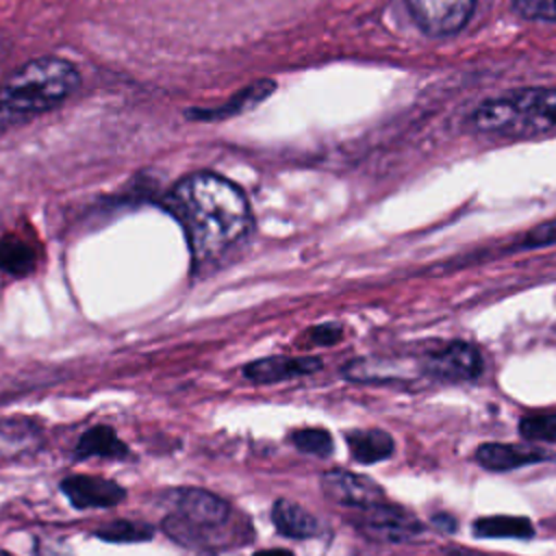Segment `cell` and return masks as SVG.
<instances>
[{
  "label": "cell",
  "mask_w": 556,
  "mask_h": 556,
  "mask_svg": "<svg viewBox=\"0 0 556 556\" xmlns=\"http://www.w3.org/2000/svg\"><path fill=\"white\" fill-rule=\"evenodd\" d=\"M513 7L521 17L556 22V0H513Z\"/></svg>",
  "instance_id": "obj_23"
},
{
  "label": "cell",
  "mask_w": 556,
  "mask_h": 556,
  "mask_svg": "<svg viewBox=\"0 0 556 556\" xmlns=\"http://www.w3.org/2000/svg\"><path fill=\"white\" fill-rule=\"evenodd\" d=\"M308 339L313 345H334L343 339V326L337 321H326L308 330Z\"/></svg>",
  "instance_id": "obj_24"
},
{
  "label": "cell",
  "mask_w": 556,
  "mask_h": 556,
  "mask_svg": "<svg viewBox=\"0 0 556 556\" xmlns=\"http://www.w3.org/2000/svg\"><path fill=\"white\" fill-rule=\"evenodd\" d=\"M432 526H434L437 530H441V532H447V534H452V532L458 530V521H456L450 513H437V515H432Z\"/></svg>",
  "instance_id": "obj_25"
},
{
  "label": "cell",
  "mask_w": 556,
  "mask_h": 556,
  "mask_svg": "<svg viewBox=\"0 0 556 556\" xmlns=\"http://www.w3.org/2000/svg\"><path fill=\"white\" fill-rule=\"evenodd\" d=\"M78 85V70L61 56L28 61L0 85V132L59 106Z\"/></svg>",
  "instance_id": "obj_2"
},
{
  "label": "cell",
  "mask_w": 556,
  "mask_h": 556,
  "mask_svg": "<svg viewBox=\"0 0 556 556\" xmlns=\"http://www.w3.org/2000/svg\"><path fill=\"white\" fill-rule=\"evenodd\" d=\"M35 250L15 235H4L0 239V269L11 276H24L35 269Z\"/></svg>",
  "instance_id": "obj_16"
},
{
  "label": "cell",
  "mask_w": 556,
  "mask_h": 556,
  "mask_svg": "<svg viewBox=\"0 0 556 556\" xmlns=\"http://www.w3.org/2000/svg\"><path fill=\"white\" fill-rule=\"evenodd\" d=\"M478 539H530L534 536V526L528 517L519 515H491L480 517L471 526Z\"/></svg>",
  "instance_id": "obj_14"
},
{
  "label": "cell",
  "mask_w": 556,
  "mask_h": 556,
  "mask_svg": "<svg viewBox=\"0 0 556 556\" xmlns=\"http://www.w3.org/2000/svg\"><path fill=\"white\" fill-rule=\"evenodd\" d=\"M37 441V430L28 424L4 421L0 424V454L15 456L26 452Z\"/></svg>",
  "instance_id": "obj_19"
},
{
  "label": "cell",
  "mask_w": 556,
  "mask_h": 556,
  "mask_svg": "<svg viewBox=\"0 0 556 556\" xmlns=\"http://www.w3.org/2000/svg\"><path fill=\"white\" fill-rule=\"evenodd\" d=\"M478 135L528 139L556 132V87H528L482 100L469 115Z\"/></svg>",
  "instance_id": "obj_3"
},
{
  "label": "cell",
  "mask_w": 556,
  "mask_h": 556,
  "mask_svg": "<svg viewBox=\"0 0 556 556\" xmlns=\"http://www.w3.org/2000/svg\"><path fill=\"white\" fill-rule=\"evenodd\" d=\"M406 7L426 35L447 37L465 28L476 0H406Z\"/></svg>",
  "instance_id": "obj_6"
},
{
  "label": "cell",
  "mask_w": 556,
  "mask_h": 556,
  "mask_svg": "<svg viewBox=\"0 0 556 556\" xmlns=\"http://www.w3.org/2000/svg\"><path fill=\"white\" fill-rule=\"evenodd\" d=\"M343 376L352 382H397L404 380L402 365L395 361H380V358H358L343 367Z\"/></svg>",
  "instance_id": "obj_15"
},
{
  "label": "cell",
  "mask_w": 556,
  "mask_h": 556,
  "mask_svg": "<svg viewBox=\"0 0 556 556\" xmlns=\"http://www.w3.org/2000/svg\"><path fill=\"white\" fill-rule=\"evenodd\" d=\"M165 208L182 226L195 267L222 258L252 228L243 191L211 172H195L178 180L165 198Z\"/></svg>",
  "instance_id": "obj_1"
},
{
  "label": "cell",
  "mask_w": 556,
  "mask_h": 556,
  "mask_svg": "<svg viewBox=\"0 0 556 556\" xmlns=\"http://www.w3.org/2000/svg\"><path fill=\"white\" fill-rule=\"evenodd\" d=\"M61 491L76 508H111L126 497V491L106 478L70 476L61 482Z\"/></svg>",
  "instance_id": "obj_10"
},
{
  "label": "cell",
  "mask_w": 556,
  "mask_h": 556,
  "mask_svg": "<svg viewBox=\"0 0 556 556\" xmlns=\"http://www.w3.org/2000/svg\"><path fill=\"white\" fill-rule=\"evenodd\" d=\"M252 556H293V554L289 549H261V552H256Z\"/></svg>",
  "instance_id": "obj_26"
},
{
  "label": "cell",
  "mask_w": 556,
  "mask_h": 556,
  "mask_svg": "<svg viewBox=\"0 0 556 556\" xmlns=\"http://www.w3.org/2000/svg\"><path fill=\"white\" fill-rule=\"evenodd\" d=\"M291 441L300 452L311 454V456H319V458L330 456L332 450H334L332 437L324 428H300L291 434Z\"/></svg>",
  "instance_id": "obj_20"
},
{
  "label": "cell",
  "mask_w": 556,
  "mask_h": 556,
  "mask_svg": "<svg viewBox=\"0 0 556 556\" xmlns=\"http://www.w3.org/2000/svg\"><path fill=\"white\" fill-rule=\"evenodd\" d=\"M319 484L328 500L348 508L361 510V508H369L374 504L387 502L384 489L376 480L350 469H341V467L328 469L321 473Z\"/></svg>",
  "instance_id": "obj_7"
},
{
  "label": "cell",
  "mask_w": 556,
  "mask_h": 556,
  "mask_svg": "<svg viewBox=\"0 0 556 556\" xmlns=\"http://www.w3.org/2000/svg\"><path fill=\"white\" fill-rule=\"evenodd\" d=\"M324 363L317 356H265L252 361L243 367V378L254 384H274L300 376H311L319 371Z\"/></svg>",
  "instance_id": "obj_9"
},
{
  "label": "cell",
  "mask_w": 556,
  "mask_h": 556,
  "mask_svg": "<svg viewBox=\"0 0 556 556\" xmlns=\"http://www.w3.org/2000/svg\"><path fill=\"white\" fill-rule=\"evenodd\" d=\"M271 521L282 536L289 539H311L321 532L317 517L291 500H276L271 506Z\"/></svg>",
  "instance_id": "obj_11"
},
{
  "label": "cell",
  "mask_w": 556,
  "mask_h": 556,
  "mask_svg": "<svg viewBox=\"0 0 556 556\" xmlns=\"http://www.w3.org/2000/svg\"><path fill=\"white\" fill-rule=\"evenodd\" d=\"M476 463L486 471H513L517 467L556 460V456L539 445L528 443H480L473 452Z\"/></svg>",
  "instance_id": "obj_8"
},
{
  "label": "cell",
  "mask_w": 556,
  "mask_h": 556,
  "mask_svg": "<svg viewBox=\"0 0 556 556\" xmlns=\"http://www.w3.org/2000/svg\"><path fill=\"white\" fill-rule=\"evenodd\" d=\"M348 450L352 460L361 465H374L387 460L395 452L393 437L382 428H367V430H350L345 434Z\"/></svg>",
  "instance_id": "obj_12"
},
{
  "label": "cell",
  "mask_w": 556,
  "mask_h": 556,
  "mask_svg": "<svg viewBox=\"0 0 556 556\" xmlns=\"http://www.w3.org/2000/svg\"><path fill=\"white\" fill-rule=\"evenodd\" d=\"M484 371V358L473 343L452 341L441 350L430 352L421 361V374L441 382L478 380Z\"/></svg>",
  "instance_id": "obj_5"
},
{
  "label": "cell",
  "mask_w": 556,
  "mask_h": 556,
  "mask_svg": "<svg viewBox=\"0 0 556 556\" xmlns=\"http://www.w3.org/2000/svg\"><path fill=\"white\" fill-rule=\"evenodd\" d=\"M352 526L378 543H408L426 532V526L410 510L389 502L361 508Z\"/></svg>",
  "instance_id": "obj_4"
},
{
  "label": "cell",
  "mask_w": 556,
  "mask_h": 556,
  "mask_svg": "<svg viewBox=\"0 0 556 556\" xmlns=\"http://www.w3.org/2000/svg\"><path fill=\"white\" fill-rule=\"evenodd\" d=\"M74 456L78 460H85V458H91V456L119 460V458H128L130 452H128L126 443L115 434L113 428H109V426H93V428H89L78 439Z\"/></svg>",
  "instance_id": "obj_13"
},
{
  "label": "cell",
  "mask_w": 556,
  "mask_h": 556,
  "mask_svg": "<svg viewBox=\"0 0 556 556\" xmlns=\"http://www.w3.org/2000/svg\"><path fill=\"white\" fill-rule=\"evenodd\" d=\"M154 528L150 523H141V521H113L106 526H100L96 530V536L109 543H139V541H148L152 539Z\"/></svg>",
  "instance_id": "obj_18"
},
{
  "label": "cell",
  "mask_w": 556,
  "mask_h": 556,
  "mask_svg": "<svg viewBox=\"0 0 556 556\" xmlns=\"http://www.w3.org/2000/svg\"><path fill=\"white\" fill-rule=\"evenodd\" d=\"M519 434L534 443H556V413L526 415L519 419Z\"/></svg>",
  "instance_id": "obj_21"
},
{
  "label": "cell",
  "mask_w": 556,
  "mask_h": 556,
  "mask_svg": "<svg viewBox=\"0 0 556 556\" xmlns=\"http://www.w3.org/2000/svg\"><path fill=\"white\" fill-rule=\"evenodd\" d=\"M271 89H274V83H271V80L254 83V85H250L248 89L239 91L237 98H232L226 106L213 109V111H195V115H198V117H211V119H213V117H228V115H232V113H241V111L254 106V104H256L258 100H263L267 93H271Z\"/></svg>",
  "instance_id": "obj_17"
},
{
  "label": "cell",
  "mask_w": 556,
  "mask_h": 556,
  "mask_svg": "<svg viewBox=\"0 0 556 556\" xmlns=\"http://www.w3.org/2000/svg\"><path fill=\"white\" fill-rule=\"evenodd\" d=\"M547 245H556V217L536 224L519 241V248H523V250L547 248Z\"/></svg>",
  "instance_id": "obj_22"
}]
</instances>
